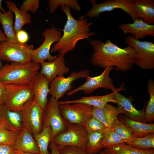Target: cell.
Segmentation results:
<instances>
[{"label": "cell", "instance_id": "cell-35", "mask_svg": "<svg viewBox=\"0 0 154 154\" xmlns=\"http://www.w3.org/2000/svg\"><path fill=\"white\" fill-rule=\"evenodd\" d=\"M18 133L9 130L0 123V145L13 144Z\"/></svg>", "mask_w": 154, "mask_h": 154}, {"label": "cell", "instance_id": "cell-6", "mask_svg": "<svg viewBox=\"0 0 154 154\" xmlns=\"http://www.w3.org/2000/svg\"><path fill=\"white\" fill-rule=\"evenodd\" d=\"M33 45L26 43H11L0 41V60L9 62L28 63L33 60Z\"/></svg>", "mask_w": 154, "mask_h": 154}, {"label": "cell", "instance_id": "cell-25", "mask_svg": "<svg viewBox=\"0 0 154 154\" xmlns=\"http://www.w3.org/2000/svg\"><path fill=\"white\" fill-rule=\"evenodd\" d=\"M120 120L131 128L136 137H142L154 133V123L148 124L136 121L126 116L121 117Z\"/></svg>", "mask_w": 154, "mask_h": 154}, {"label": "cell", "instance_id": "cell-17", "mask_svg": "<svg viewBox=\"0 0 154 154\" xmlns=\"http://www.w3.org/2000/svg\"><path fill=\"white\" fill-rule=\"evenodd\" d=\"M120 114H123L120 107H115L108 103L102 108L92 107V116L105 125L106 129H114L113 123Z\"/></svg>", "mask_w": 154, "mask_h": 154}, {"label": "cell", "instance_id": "cell-9", "mask_svg": "<svg viewBox=\"0 0 154 154\" xmlns=\"http://www.w3.org/2000/svg\"><path fill=\"white\" fill-rule=\"evenodd\" d=\"M92 107L88 105L79 103L59 105L61 116L66 122L84 126L92 117Z\"/></svg>", "mask_w": 154, "mask_h": 154}, {"label": "cell", "instance_id": "cell-43", "mask_svg": "<svg viewBox=\"0 0 154 154\" xmlns=\"http://www.w3.org/2000/svg\"><path fill=\"white\" fill-rule=\"evenodd\" d=\"M6 36L0 28V41H7Z\"/></svg>", "mask_w": 154, "mask_h": 154}, {"label": "cell", "instance_id": "cell-16", "mask_svg": "<svg viewBox=\"0 0 154 154\" xmlns=\"http://www.w3.org/2000/svg\"><path fill=\"white\" fill-rule=\"evenodd\" d=\"M31 84L34 95V100L44 111L48 101L50 82L39 72L33 79Z\"/></svg>", "mask_w": 154, "mask_h": 154}, {"label": "cell", "instance_id": "cell-3", "mask_svg": "<svg viewBox=\"0 0 154 154\" xmlns=\"http://www.w3.org/2000/svg\"><path fill=\"white\" fill-rule=\"evenodd\" d=\"M40 64L32 61L22 63L12 62L0 68V84H30L40 69Z\"/></svg>", "mask_w": 154, "mask_h": 154}, {"label": "cell", "instance_id": "cell-46", "mask_svg": "<svg viewBox=\"0 0 154 154\" xmlns=\"http://www.w3.org/2000/svg\"><path fill=\"white\" fill-rule=\"evenodd\" d=\"M17 154H36V153H26V152H23L18 151Z\"/></svg>", "mask_w": 154, "mask_h": 154}, {"label": "cell", "instance_id": "cell-41", "mask_svg": "<svg viewBox=\"0 0 154 154\" xmlns=\"http://www.w3.org/2000/svg\"><path fill=\"white\" fill-rule=\"evenodd\" d=\"M5 95V85L0 84V104L3 106Z\"/></svg>", "mask_w": 154, "mask_h": 154}, {"label": "cell", "instance_id": "cell-11", "mask_svg": "<svg viewBox=\"0 0 154 154\" xmlns=\"http://www.w3.org/2000/svg\"><path fill=\"white\" fill-rule=\"evenodd\" d=\"M23 128L33 136L39 134L42 129L43 111L34 100L27 103L21 111Z\"/></svg>", "mask_w": 154, "mask_h": 154}, {"label": "cell", "instance_id": "cell-48", "mask_svg": "<svg viewBox=\"0 0 154 154\" xmlns=\"http://www.w3.org/2000/svg\"><path fill=\"white\" fill-rule=\"evenodd\" d=\"M0 66H1V64H0Z\"/></svg>", "mask_w": 154, "mask_h": 154}, {"label": "cell", "instance_id": "cell-36", "mask_svg": "<svg viewBox=\"0 0 154 154\" xmlns=\"http://www.w3.org/2000/svg\"><path fill=\"white\" fill-rule=\"evenodd\" d=\"M84 126L88 133L97 131L104 132L106 129L105 125L93 116Z\"/></svg>", "mask_w": 154, "mask_h": 154}, {"label": "cell", "instance_id": "cell-19", "mask_svg": "<svg viewBox=\"0 0 154 154\" xmlns=\"http://www.w3.org/2000/svg\"><path fill=\"white\" fill-rule=\"evenodd\" d=\"M123 86L117 88V90L112 93L102 96H82L79 99L63 101H58V105L65 104L79 103L88 105L92 107L102 108L108 102L117 103L116 94L117 92L124 90Z\"/></svg>", "mask_w": 154, "mask_h": 154}, {"label": "cell", "instance_id": "cell-2", "mask_svg": "<svg viewBox=\"0 0 154 154\" xmlns=\"http://www.w3.org/2000/svg\"><path fill=\"white\" fill-rule=\"evenodd\" d=\"M60 8L65 14L67 21L63 29V35L59 40L52 46L50 52L52 53L58 52L59 55L64 56L75 48L79 40L90 39L89 37L96 33L90 32V27L93 22H88L87 17L76 19L71 14L69 7L63 5Z\"/></svg>", "mask_w": 154, "mask_h": 154}, {"label": "cell", "instance_id": "cell-44", "mask_svg": "<svg viewBox=\"0 0 154 154\" xmlns=\"http://www.w3.org/2000/svg\"><path fill=\"white\" fill-rule=\"evenodd\" d=\"M3 106L0 104V122L1 121L2 117L3 111Z\"/></svg>", "mask_w": 154, "mask_h": 154}, {"label": "cell", "instance_id": "cell-42", "mask_svg": "<svg viewBox=\"0 0 154 154\" xmlns=\"http://www.w3.org/2000/svg\"><path fill=\"white\" fill-rule=\"evenodd\" d=\"M50 147L51 150L50 154H60L59 150L54 143L51 141L50 143Z\"/></svg>", "mask_w": 154, "mask_h": 154}, {"label": "cell", "instance_id": "cell-38", "mask_svg": "<svg viewBox=\"0 0 154 154\" xmlns=\"http://www.w3.org/2000/svg\"><path fill=\"white\" fill-rule=\"evenodd\" d=\"M59 150L60 154H86L85 149L76 146H66Z\"/></svg>", "mask_w": 154, "mask_h": 154}, {"label": "cell", "instance_id": "cell-39", "mask_svg": "<svg viewBox=\"0 0 154 154\" xmlns=\"http://www.w3.org/2000/svg\"><path fill=\"white\" fill-rule=\"evenodd\" d=\"M18 151L14 148L13 144L0 145V154H17Z\"/></svg>", "mask_w": 154, "mask_h": 154}, {"label": "cell", "instance_id": "cell-21", "mask_svg": "<svg viewBox=\"0 0 154 154\" xmlns=\"http://www.w3.org/2000/svg\"><path fill=\"white\" fill-rule=\"evenodd\" d=\"M18 151L39 154V149L33 135L28 130L23 129L18 134L13 144Z\"/></svg>", "mask_w": 154, "mask_h": 154}, {"label": "cell", "instance_id": "cell-15", "mask_svg": "<svg viewBox=\"0 0 154 154\" xmlns=\"http://www.w3.org/2000/svg\"><path fill=\"white\" fill-rule=\"evenodd\" d=\"M41 68L39 72L45 76L50 82L57 76H64L70 69L66 65L64 56L58 55L51 62L44 61L40 63Z\"/></svg>", "mask_w": 154, "mask_h": 154}, {"label": "cell", "instance_id": "cell-24", "mask_svg": "<svg viewBox=\"0 0 154 154\" xmlns=\"http://www.w3.org/2000/svg\"><path fill=\"white\" fill-rule=\"evenodd\" d=\"M13 14V12L9 9L5 13L0 10V23L6 36L7 41L11 43H20L14 31Z\"/></svg>", "mask_w": 154, "mask_h": 154}, {"label": "cell", "instance_id": "cell-13", "mask_svg": "<svg viewBox=\"0 0 154 154\" xmlns=\"http://www.w3.org/2000/svg\"><path fill=\"white\" fill-rule=\"evenodd\" d=\"M90 74V70L85 69L72 71L66 77H57L50 83L48 95L58 100L66 93L72 90V84L74 81L79 78H86Z\"/></svg>", "mask_w": 154, "mask_h": 154}, {"label": "cell", "instance_id": "cell-14", "mask_svg": "<svg viewBox=\"0 0 154 154\" xmlns=\"http://www.w3.org/2000/svg\"><path fill=\"white\" fill-rule=\"evenodd\" d=\"M44 40L41 45L35 49L32 61L40 64L47 60L48 62L53 60L57 56H53L50 54L51 47L54 42H57L62 36L61 31L54 27H50L44 30L42 33Z\"/></svg>", "mask_w": 154, "mask_h": 154}, {"label": "cell", "instance_id": "cell-12", "mask_svg": "<svg viewBox=\"0 0 154 154\" xmlns=\"http://www.w3.org/2000/svg\"><path fill=\"white\" fill-rule=\"evenodd\" d=\"M47 126H50L52 129L51 140L66 128V122L59 111L58 100L52 96L48 100L43 111L42 128Z\"/></svg>", "mask_w": 154, "mask_h": 154}, {"label": "cell", "instance_id": "cell-31", "mask_svg": "<svg viewBox=\"0 0 154 154\" xmlns=\"http://www.w3.org/2000/svg\"><path fill=\"white\" fill-rule=\"evenodd\" d=\"M126 144L139 149L149 150L154 148V133L149 134L141 137H136L132 141Z\"/></svg>", "mask_w": 154, "mask_h": 154}, {"label": "cell", "instance_id": "cell-45", "mask_svg": "<svg viewBox=\"0 0 154 154\" xmlns=\"http://www.w3.org/2000/svg\"><path fill=\"white\" fill-rule=\"evenodd\" d=\"M2 0H0V10L2 11V13H5L6 12V11H5V10L3 9V8L2 7Z\"/></svg>", "mask_w": 154, "mask_h": 154}, {"label": "cell", "instance_id": "cell-10", "mask_svg": "<svg viewBox=\"0 0 154 154\" xmlns=\"http://www.w3.org/2000/svg\"><path fill=\"white\" fill-rule=\"evenodd\" d=\"M90 1L92 5L91 8L85 15L78 18H83L87 17L91 18L98 17L100 13L119 9L129 15L133 22L139 19L132 7V0H108L99 3H96L95 0Z\"/></svg>", "mask_w": 154, "mask_h": 154}, {"label": "cell", "instance_id": "cell-34", "mask_svg": "<svg viewBox=\"0 0 154 154\" xmlns=\"http://www.w3.org/2000/svg\"><path fill=\"white\" fill-rule=\"evenodd\" d=\"M103 144L105 149L113 145L125 143L114 129H107L104 132Z\"/></svg>", "mask_w": 154, "mask_h": 154}, {"label": "cell", "instance_id": "cell-28", "mask_svg": "<svg viewBox=\"0 0 154 154\" xmlns=\"http://www.w3.org/2000/svg\"><path fill=\"white\" fill-rule=\"evenodd\" d=\"M104 151L107 154H154V149L147 150L139 149L125 143L110 146Z\"/></svg>", "mask_w": 154, "mask_h": 154}, {"label": "cell", "instance_id": "cell-23", "mask_svg": "<svg viewBox=\"0 0 154 154\" xmlns=\"http://www.w3.org/2000/svg\"><path fill=\"white\" fill-rule=\"evenodd\" d=\"M0 123L7 129L19 133L23 129L21 111H13L3 107Z\"/></svg>", "mask_w": 154, "mask_h": 154}, {"label": "cell", "instance_id": "cell-20", "mask_svg": "<svg viewBox=\"0 0 154 154\" xmlns=\"http://www.w3.org/2000/svg\"><path fill=\"white\" fill-rule=\"evenodd\" d=\"M117 107H120L123 114L135 121L146 123L145 119L144 108L139 110L136 109L132 103V98H127L117 92L116 94Z\"/></svg>", "mask_w": 154, "mask_h": 154}, {"label": "cell", "instance_id": "cell-1", "mask_svg": "<svg viewBox=\"0 0 154 154\" xmlns=\"http://www.w3.org/2000/svg\"><path fill=\"white\" fill-rule=\"evenodd\" d=\"M93 49L90 61L93 65L102 68L112 66L116 71L126 72L134 64L136 51L131 46L121 48L109 39L105 42L99 39L90 40Z\"/></svg>", "mask_w": 154, "mask_h": 154}, {"label": "cell", "instance_id": "cell-37", "mask_svg": "<svg viewBox=\"0 0 154 154\" xmlns=\"http://www.w3.org/2000/svg\"><path fill=\"white\" fill-rule=\"evenodd\" d=\"M39 4V0H24L19 9L26 12L29 11L33 13H35L37 11Z\"/></svg>", "mask_w": 154, "mask_h": 154}, {"label": "cell", "instance_id": "cell-29", "mask_svg": "<svg viewBox=\"0 0 154 154\" xmlns=\"http://www.w3.org/2000/svg\"><path fill=\"white\" fill-rule=\"evenodd\" d=\"M52 129L50 126L42 128L38 134L33 136L39 149L40 154H50L48 146L52 139Z\"/></svg>", "mask_w": 154, "mask_h": 154}, {"label": "cell", "instance_id": "cell-4", "mask_svg": "<svg viewBox=\"0 0 154 154\" xmlns=\"http://www.w3.org/2000/svg\"><path fill=\"white\" fill-rule=\"evenodd\" d=\"M34 98L31 83L28 84L5 85L3 106L11 110L21 111L27 103L33 100Z\"/></svg>", "mask_w": 154, "mask_h": 154}, {"label": "cell", "instance_id": "cell-22", "mask_svg": "<svg viewBox=\"0 0 154 154\" xmlns=\"http://www.w3.org/2000/svg\"><path fill=\"white\" fill-rule=\"evenodd\" d=\"M132 9L139 18L149 25H154V0H132Z\"/></svg>", "mask_w": 154, "mask_h": 154}, {"label": "cell", "instance_id": "cell-33", "mask_svg": "<svg viewBox=\"0 0 154 154\" xmlns=\"http://www.w3.org/2000/svg\"><path fill=\"white\" fill-rule=\"evenodd\" d=\"M48 2L49 12L51 13H53L59 7L63 5L68 6L78 12H80L81 9L77 0H48Z\"/></svg>", "mask_w": 154, "mask_h": 154}, {"label": "cell", "instance_id": "cell-40", "mask_svg": "<svg viewBox=\"0 0 154 154\" xmlns=\"http://www.w3.org/2000/svg\"><path fill=\"white\" fill-rule=\"evenodd\" d=\"M16 36L18 41L22 44L26 43L29 38L27 33L22 29L17 33Z\"/></svg>", "mask_w": 154, "mask_h": 154}, {"label": "cell", "instance_id": "cell-47", "mask_svg": "<svg viewBox=\"0 0 154 154\" xmlns=\"http://www.w3.org/2000/svg\"><path fill=\"white\" fill-rule=\"evenodd\" d=\"M98 154H107L104 151H101Z\"/></svg>", "mask_w": 154, "mask_h": 154}, {"label": "cell", "instance_id": "cell-18", "mask_svg": "<svg viewBox=\"0 0 154 154\" xmlns=\"http://www.w3.org/2000/svg\"><path fill=\"white\" fill-rule=\"evenodd\" d=\"M118 27L124 34L129 33L135 38L143 39L147 36H154V25H149L139 18L132 23L120 24Z\"/></svg>", "mask_w": 154, "mask_h": 154}, {"label": "cell", "instance_id": "cell-26", "mask_svg": "<svg viewBox=\"0 0 154 154\" xmlns=\"http://www.w3.org/2000/svg\"><path fill=\"white\" fill-rule=\"evenodd\" d=\"M6 3L9 9L12 11L15 15L14 29L16 35L17 33L21 30L24 25L31 23V16L29 13L18 9L15 2L7 1Z\"/></svg>", "mask_w": 154, "mask_h": 154}, {"label": "cell", "instance_id": "cell-27", "mask_svg": "<svg viewBox=\"0 0 154 154\" xmlns=\"http://www.w3.org/2000/svg\"><path fill=\"white\" fill-rule=\"evenodd\" d=\"M104 132L89 133L85 147L86 154L99 153L105 147L103 144Z\"/></svg>", "mask_w": 154, "mask_h": 154}, {"label": "cell", "instance_id": "cell-7", "mask_svg": "<svg viewBox=\"0 0 154 154\" xmlns=\"http://www.w3.org/2000/svg\"><path fill=\"white\" fill-rule=\"evenodd\" d=\"M128 45L135 50L134 64L144 70L154 69V44L147 41H140L133 36H129L125 39Z\"/></svg>", "mask_w": 154, "mask_h": 154}, {"label": "cell", "instance_id": "cell-32", "mask_svg": "<svg viewBox=\"0 0 154 154\" xmlns=\"http://www.w3.org/2000/svg\"><path fill=\"white\" fill-rule=\"evenodd\" d=\"M147 90L149 99L145 111V119L146 123H151L154 120V81L152 79L148 81Z\"/></svg>", "mask_w": 154, "mask_h": 154}, {"label": "cell", "instance_id": "cell-8", "mask_svg": "<svg viewBox=\"0 0 154 154\" xmlns=\"http://www.w3.org/2000/svg\"><path fill=\"white\" fill-rule=\"evenodd\" d=\"M114 68L113 66L106 67L99 75L94 77L89 76L86 78V82L79 86L71 90L66 93L68 96H70L78 92L83 91L86 94H90L95 90L102 88L110 90L112 92L116 91V88L113 82V79L110 76L111 72Z\"/></svg>", "mask_w": 154, "mask_h": 154}, {"label": "cell", "instance_id": "cell-30", "mask_svg": "<svg viewBox=\"0 0 154 154\" xmlns=\"http://www.w3.org/2000/svg\"><path fill=\"white\" fill-rule=\"evenodd\" d=\"M113 127L116 133L125 143L132 141L136 137L131 128L117 118L113 123Z\"/></svg>", "mask_w": 154, "mask_h": 154}, {"label": "cell", "instance_id": "cell-5", "mask_svg": "<svg viewBox=\"0 0 154 154\" xmlns=\"http://www.w3.org/2000/svg\"><path fill=\"white\" fill-rule=\"evenodd\" d=\"M88 134L84 125L66 122L65 129L51 141L59 150L67 145L76 146L85 149Z\"/></svg>", "mask_w": 154, "mask_h": 154}]
</instances>
